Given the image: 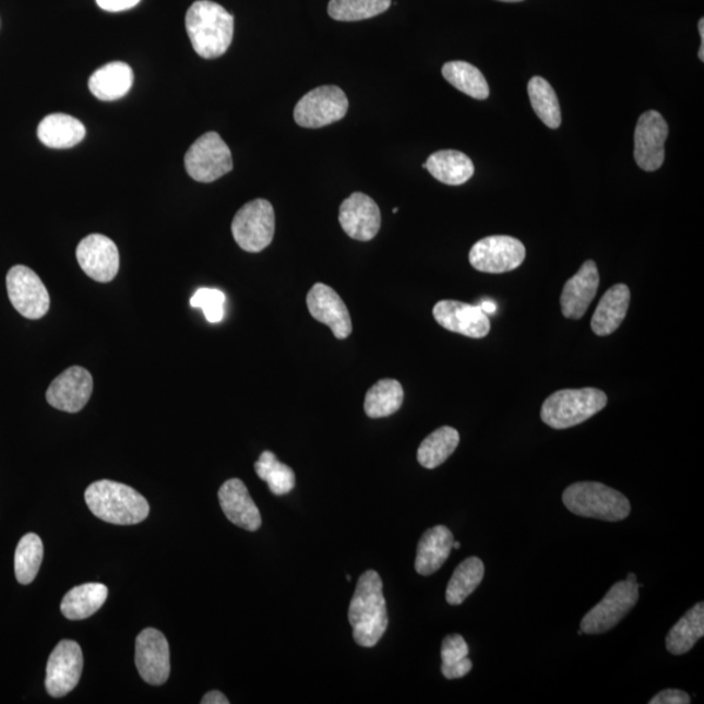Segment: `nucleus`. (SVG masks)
Instances as JSON below:
<instances>
[{
  "label": "nucleus",
  "instance_id": "34",
  "mask_svg": "<svg viewBox=\"0 0 704 704\" xmlns=\"http://www.w3.org/2000/svg\"><path fill=\"white\" fill-rule=\"evenodd\" d=\"M44 560V542L36 534H26L19 541L15 552V574L20 585L36 580Z\"/></svg>",
  "mask_w": 704,
  "mask_h": 704
},
{
  "label": "nucleus",
  "instance_id": "3",
  "mask_svg": "<svg viewBox=\"0 0 704 704\" xmlns=\"http://www.w3.org/2000/svg\"><path fill=\"white\" fill-rule=\"evenodd\" d=\"M86 505L100 521L111 525H138L150 515V504L135 489L111 480L93 482L85 491Z\"/></svg>",
  "mask_w": 704,
  "mask_h": 704
},
{
  "label": "nucleus",
  "instance_id": "10",
  "mask_svg": "<svg viewBox=\"0 0 704 704\" xmlns=\"http://www.w3.org/2000/svg\"><path fill=\"white\" fill-rule=\"evenodd\" d=\"M526 259L522 241L506 235H493L475 243L469 251V264L482 273H508L515 271Z\"/></svg>",
  "mask_w": 704,
  "mask_h": 704
},
{
  "label": "nucleus",
  "instance_id": "8",
  "mask_svg": "<svg viewBox=\"0 0 704 704\" xmlns=\"http://www.w3.org/2000/svg\"><path fill=\"white\" fill-rule=\"evenodd\" d=\"M641 587L640 583L628 580L614 583L605 599L583 617L582 633L601 634L613 629L636 606Z\"/></svg>",
  "mask_w": 704,
  "mask_h": 704
},
{
  "label": "nucleus",
  "instance_id": "17",
  "mask_svg": "<svg viewBox=\"0 0 704 704\" xmlns=\"http://www.w3.org/2000/svg\"><path fill=\"white\" fill-rule=\"evenodd\" d=\"M433 318L449 332L480 339L491 332V321L479 306L462 303L457 300H441L433 308Z\"/></svg>",
  "mask_w": 704,
  "mask_h": 704
},
{
  "label": "nucleus",
  "instance_id": "11",
  "mask_svg": "<svg viewBox=\"0 0 704 704\" xmlns=\"http://www.w3.org/2000/svg\"><path fill=\"white\" fill-rule=\"evenodd\" d=\"M7 291L13 308L25 319H43L49 312V291L41 278L28 266L11 267L7 274Z\"/></svg>",
  "mask_w": 704,
  "mask_h": 704
},
{
  "label": "nucleus",
  "instance_id": "28",
  "mask_svg": "<svg viewBox=\"0 0 704 704\" xmlns=\"http://www.w3.org/2000/svg\"><path fill=\"white\" fill-rule=\"evenodd\" d=\"M704 635V605L699 602L670 629L666 645L670 654L683 655L695 646Z\"/></svg>",
  "mask_w": 704,
  "mask_h": 704
},
{
  "label": "nucleus",
  "instance_id": "31",
  "mask_svg": "<svg viewBox=\"0 0 704 704\" xmlns=\"http://www.w3.org/2000/svg\"><path fill=\"white\" fill-rule=\"evenodd\" d=\"M485 563L479 558L462 561L454 570L446 587V601L451 606H461L485 578Z\"/></svg>",
  "mask_w": 704,
  "mask_h": 704
},
{
  "label": "nucleus",
  "instance_id": "15",
  "mask_svg": "<svg viewBox=\"0 0 704 704\" xmlns=\"http://www.w3.org/2000/svg\"><path fill=\"white\" fill-rule=\"evenodd\" d=\"M77 263L90 278L107 284L119 272V251L110 238L92 234L80 241L76 248Z\"/></svg>",
  "mask_w": 704,
  "mask_h": 704
},
{
  "label": "nucleus",
  "instance_id": "6",
  "mask_svg": "<svg viewBox=\"0 0 704 704\" xmlns=\"http://www.w3.org/2000/svg\"><path fill=\"white\" fill-rule=\"evenodd\" d=\"M231 231L241 250L251 253L264 251L276 231L273 205L267 200L256 199L241 206L235 214Z\"/></svg>",
  "mask_w": 704,
  "mask_h": 704
},
{
  "label": "nucleus",
  "instance_id": "44",
  "mask_svg": "<svg viewBox=\"0 0 704 704\" xmlns=\"http://www.w3.org/2000/svg\"><path fill=\"white\" fill-rule=\"evenodd\" d=\"M699 29L701 33V41H702L701 46H704V19H701V22L699 24Z\"/></svg>",
  "mask_w": 704,
  "mask_h": 704
},
{
  "label": "nucleus",
  "instance_id": "7",
  "mask_svg": "<svg viewBox=\"0 0 704 704\" xmlns=\"http://www.w3.org/2000/svg\"><path fill=\"white\" fill-rule=\"evenodd\" d=\"M184 166L193 180L212 183L232 170L230 147L217 132L199 138L186 153Z\"/></svg>",
  "mask_w": 704,
  "mask_h": 704
},
{
  "label": "nucleus",
  "instance_id": "24",
  "mask_svg": "<svg viewBox=\"0 0 704 704\" xmlns=\"http://www.w3.org/2000/svg\"><path fill=\"white\" fill-rule=\"evenodd\" d=\"M38 139L52 150H69L85 138V127L79 119L67 114H50L38 126Z\"/></svg>",
  "mask_w": 704,
  "mask_h": 704
},
{
  "label": "nucleus",
  "instance_id": "45",
  "mask_svg": "<svg viewBox=\"0 0 704 704\" xmlns=\"http://www.w3.org/2000/svg\"><path fill=\"white\" fill-rule=\"evenodd\" d=\"M627 580H628V581H632V582H636V575H635L634 573H630V574L628 575V578H627Z\"/></svg>",
  "mask_w": 704,
  "mask_h": 704
},
{
  "label": "nucleus",
  "instance_id": "4",
  "mask_svg": "<svg viewBox=\"0 0 704 704\" xmlns=\"http://www.w3.org/2000/svg\"><path fill=\"white\" fill-rule=\"evenodd\" d=\"M563 505L575 515L606 522L627 520L632 505L621 492L598 481H580L562 493Z\"/></svg>",
  "mask_w": 704,
  "mask_h": 704
},
{
  "label": "nucleus",
  "instance_id": "13",
  "mask_svg": "<svg viewBox=\"0 0 704 704\" xmlns=\"http://www.w3.org/2000/svg\"><path fill=\"white\" fill-rule=\"evenodd\" d=\"M669 135L667 120L655 110L642 114L635 127L634 158L642 170H659L666 159V141Z\"/></svg>",
  "mask_w": 704,
  "mask_h": 704
},
{
  "label": "nucleus",
  "instance_id": "39",
  "mask_svg": "<svg viewBox=\"0 0 704 704\" xmlns=\"http://www.w3.org/2000/svg\"><path fill=\"white\" fill-rule=\"evenodd\" d=\"M692 702L689 694L679 689L663 690L659 694L655 695L649 704H689Z\"/></svg>",
  "mask_w": 704,
  "mask_h": 704
},
{
  "label": "nucleus",
  "instance_id": "33",
  "mask_svg": "<svg viewBox=\"0 0 704 704\" xmlns=\"http://www.w3.org/2000/svg\"><path fill=\"white\" fill-rule=\"evenodd\" d=\"M528 97L536 116L549 129H559L561 124V107L558 94L546 79L535 76L528 83Z\"/></svg>",
  "mask_w": 704,
  "mask_h": 704
},
{
  "label": "nucleus",
  "instance_id": "22",
  "mask_svg": "<svg viewBox=\"0 0 704 704\" xmlns=\"http://www.w3.org/2000/svg\"><path fill=\"white\" fill-rule=\"evenodd\" d=\"M454 536L446 526H434L422 534L415 559L420 575H432L444 565L453 549Z\"/></svg>",
  "mask_w": 704,
  "mask_h": 704
},
{
  "label": "nucleus",
  "instance_id": "41",
  "mask_svg": "<svg viewBox=\"0 0 704 704\" xmlns=\"http://www.w3.org/2000/svg\"><path fill=\"white\" fill-rule=\"evenodd\" d=\"M99 9L107 12H122L133 9L140 3V0H96Z\"/></svg>",
  "mask_w": 704,
  "mask_h": 704
},
{
  "label": "nucleus",
  "instance_id": "26",
  "mask_svg": "<svg viewBox=\"0 0 704 704\" xmlns=\"http://www.w3.org/2000/svg\"><path fill=\"white\" fill-rule=\"evenodd\" d=\"M133 71L123 62L100 67L90 79V90L100 100L123 98L132 88Z\"/></svg>",
  "mask_w": 704,
  "mask_h": 704
},
{
  "label": "nucleus",
  "instance_id": "9",
  "mask_svg": "<svg viewBox=\"0 0 704 704\" xmlns=\"http://www.w3.org/2000/svg\"><path fill=\"white\" fill-rule=\"evenodd\" d=\"M348 99L344 91L334 85L319 86L300 98L294 110V119L305 129H321L344 119Z\"/></svg>",
  "mask_w": 704,
  "mask_h": 704
},
{
  "label": "nucleus",
  "instance_id": "30",
  "mask_svg": "<svg viewBox=\"0 0 704 704\" xmlns=\"http://www.w3.org/2000/svg\"><path fill=\"white\" fill-rule=\"evenodd\" d=\"M404 398V387L397 380H380L367 392L365 411L372 419L391 417L399 410Z\"/></svg>",
  "mask_w": 704,
  "mask_h": 704
},
{
  "label": "nucleus",
  "instance_id": "47",
  "mask_svg": "<svg viewBox=\"0 0 704 704\" xmlns=\"http://www.w3.org/2000/svg\"><path fill=\"white\" fill-rule=\"evenodd\" d=\"M461 548V542L460 541H454L453 542V549H460Z\"/></svg>",
  "mask_w": 704,
  "mask_h": 704
},
{
  "label": "nucleus",
  "instance_id": "27",
  "mask_svg": "<svg viewBox=\"0 0 704 704\" xmlns=\"http://www.w3.org/2000/svg\"><path fill=\"white\" fill-rule=\"evenodd\" d=\"M109 589L103 583H85L65 594L60 610L65 619L85 620L105 605Z\"/></svg>",
  "mask_w": 704,
  "mask_h": 704
},
{
  "label": "nucleus",
  "instance_id": "21",
  "mask_svg": "<svg viewBox=\"0 0 704 704\" xmlns=\"http://www.w3.org/2000/svg\"><path fill=\"white\" fill-rule=\"evenodd\" d=\"M219 505L226 518L232 525L247 529V532H258L261 527V514L256 504L251 498L250 492L243 481L240 479H230L224 482L218 491Z\"/></svg>",
  "mask_w": 704,
  "mask_h": 704
},
{
  "label": "nucleus",
  "instance_id": "14",
  "mask_svg": "<svg viewBox=\"0 0 704 704\" xmlns=\"http://www.w3.org/2000/svg\"><path fill=\"white\" fill-rule=\"evenodd\" d=\"M135 661L141 679L150 685H164L169 680L170 647L159 630L150 628L139 634Z\"/></svg>",
  "mask_w": 704,
  "mask_h": 704
},
{
  "label": "nucleus",
  "instance_id": "40",
  "mask_svg": "<svg viewBox=\"0 0 704 704\" xmlns=\"http://www.w3.org/2000/svg\"><path fill=\"white\" fill-rule=\"evenodd\" d=\"M472 669L473 661L468 659V656L464 660L452 664V666H441V672L448 680L462 679V677L472 672Z\"/></svg>",
  "mask_w": 704,
  "mask_h": 704
},
{
  "label": "nucleus",
  "instance_id": "16",
  "mask_svg": "<svg viewBox=\"0 0 704 704\" xmlns=\"http://www.w3.org/2000/svg\"><path fill=\"white\" fill-rule=\"evenodd\" d=\"M93 393V378L83 367H71L60 373L47 389L46 399L57 410L75 414L88 404Z\"/></svg>",
  "mask_w": 704,
  "mask_h": 704
},
{
  "label": "nucleus",
  "instance_id": "1",
  "mask_svg": "<svg viewBox=\"0 0 704 704\" xmlns=\"http://www.w3.org/2000/svg\"><path fill=\"white\" fill-rule=\"evenodd\" d=\"M381 576L374 570L360 575L348 609L355 642L361 647H374L389 625L386 600Z\"/></svg>",
  "mask_w": 704,
  "mask_h": 704
},
{
  "label": "nucleus",
  "instance_id": "29",
  "mask_svg": "<svg viewBox=\"0 0 704 704\" xmlns=\"http://www.w3.org/2000/svg\"><path fill=\"white\" fill-rule=\"evenodd\" d=\"M460 433L453 427H441L422 440L418 449V462L428 469L441 466L460 445Z\"/></svg>",
  "mask_w": 704,
  "mask_h": 704
},
{
  "label": "nucleus",
  "instance_id": "38",
  "mask_svg": "<svg viewBox=\"0 0 704 704\" xmlns=\"http://www.w3.org/2000/svg\"><path fill=\"white\" fill-rule=\"evenodd\" d=\"M468 653L469 648L464 636L460 634L448 635L442 641L441 646L442 666H452V664L464 660Z\"/></svg>",
  "mask_w": 704,
  "mask_h": 704
},
{
  "label": "nucleus",
  "instance_id": "23",
  "mask_svg": "<svg viewBox=\"0 0 704 704\" xmlns=\"http://www.w3.org/2000/svg\"><path fill=\"white\" fill-rule=\"evenodd\" d=\"M629 305L630 290L627 285L610 287L596 307L592 321L594 333L600 337L614 333L625 320Z\"/></svg>",
  "mask_w": 704,
  "mask_h": 704
},
{
  "label": "nucleus",
  "instance_id": "2",
  "mask_svg": "<svg viewBox=\"0 0 704 704\" xmlns=\"http://www.w3.org/2000/svg\"><path fill=\"white\" fill-rule=\"evenodd\" d=\"M186 29L201 58L223 57L234 37V16L211 0H198L186 15Z\"/></svg>",
  "mask_w": 704,
  "mask_h": 704
},
{
  "label": "nucleus",
  "instance_id": "18",
  "mask_svg": "<svg viewBox=\"0 0 704 704\" xmlns=\"http://www.w3.org/2000/svg\"><path fill=\"white\" fill-rule=\"evenodd\" d=\"M311 317L331 327L335 338L346 339L353 332V321L345 301L324 284L314 285L307 295Z\"/></svg>",
  "mask_w": 704,
  "mask_h": 704
},
{
  "label": "nucleus",
  "instance_id": "19",
  "mask_svg": "<svg viewBox=\"0 0 704 704\" xmlns=\"http://www.w3.org/2000/svg\"><path fill=\"white\" fill-rule=\"evenodd\" d=\"M339 224L348 237L370 241L380 231V207L367 194L355 192L341 204Z\"/></svg>",
  "mask_w": 704,
  "mask_h": 704
},
{
  "label": "nucleus",
  "instance_id": "12",
  "mask_svg": "<svg viewBox=\"0 0 704 704\" xmlns=\"http://www.w3.org/2000/svg\"><path fill=\"white\" fill-rule=\"evenodd\" d=\"M84 666L82 647L75 641L59 642L47 661L45 687L53 699L72 692L79 685Z\"/></svg>",
  "mask_w": 704,
  "mask_h": 704
},
{
  "label": "nucleus",
  "instance_id": "43",
  "mask_svg": "<svg viewBox=\"0 0 704 704\" xmlns=\"http://www.w3.org/2000/svg\"><path fill=\"white\" fill-rule=\"evenodd\" d=\"M479 307L481 308V311L485 312L486 314H494L496 311H498V305H496L494 301L492 300L481 301Z\"/></svg>",
  "mask_w": 704,
  "mask_h": 704
},
{
  "label": "nucleus",
  "instance_id": "36",
  "mask_svg": "<svg viewBox=\"0 0 704 704\" xmlns=\"http://www.w3.org/2000/svg\"><path fill=\"white\" fill-rule=\"evenodd\" d=\"M392 5V0H331L329 16L337 22H360L381 15Z\"/></svg>",
  "mask_w": 704,
  "mask_h": 704
},
{
  "label": "nucleus",
  "instance_id": "46",
  "mask_svg": "<svg viewBox=\"0 0 704 704\" xmlns=\"http://www.w3.org/2000/svg\"><path fill=\"white\" fill-rule=\"evenodd\" d=\"M500 2L515 3V2H522V0H500Z\"/></svg>",
  "mask_w": 704,
  "mask_h": 704
},
{
  "label": "nucleus",
  "instance_id": "5",
  "mask_svg": "<svg viewBox=\"0 0 704 704\" xmlns=\"http://www.w3.org/2000/svg\"><path fill=\"white\" fill-rule=\"evenodd\" d=\"M607 404V394L599 389H563L549 395L541 406L540 417L553 429H568L592 419Z\"/></svg>",
  "mask_w": 704,
  "mask_h": 704
},
{
  "label": "nucleus",
  "instance_id": "35",
  "mask_svg": "<svg viewBox=\"0 0 704 704\" xmlns=\"http://www.w3.org/2000/svg\"><path fill=\"white\" fill-rule=\"evenodd\" d=\"M254 472L261 480L267 482L271 492L276 496L290 493L297 482L293 468L282 464L276 454L270 451L261 453L259 461L254 464Z\"/></svg>",
  "mask_w": 704,
  "mask_h": 704
},
{
  "label": "nucleus",
  "instance_id": "32",
  "mask_svg": "<svg viewBox=\"0 0 704 704\" xmlns=\"http://www.w3.org/2000/svg\"><path fill=\"white\" fill-rule=\"evenodd\" d=\"M442 76L455 90L467 94L475 99H487L489 97V86L482 73L475 65L462 60L449 62L442 67Z\"/></svg>",
  "mask_w": 704,
  "mask_h": 704
},
{
  "label": "nucleus",
  "instance_id": "25",
  "mask_svg": "<svg viewBox=\"0 0 704 704\" xmlns=\"http://www.w3.org/2000/svg\"><path fill=\"white\" fill-rule=\"evenodd\" d=\"M422 167L439 182L448 186L465 184L475 172L473 160L458 151L434 152Z\"/></svg>",
  "mask_w": 704,
  "mask_h": 704
},
{
  "label": "nucleus",
  "instance_id": "37",
  "mask_svg": "<svg viewBox=\"0 0 704 704\" xmlns=\"http://www.w3.org/2000/svg\"><path fill=\"white\" fill-rule=\"evenodd\" d=\"M226 295L217 288H199L191 298V306L203 310L210 323L216 324L225 318Z\"/></svg>",
  "mask_w": 704,
  "mask_h": 704
},
{
  "label": "nucleus",
  "instance_id": "20",
  "mask_svg": "<svg viewBox=\"0 0 704 704\" xmlns=\"http://www.w3.org/2000/svg\"><path fill=\"white\" fill-rule=\"evenodd\" d=\"M600 284L598 266L588 260L581 266L578 273L570 278L562 288L561 312L570 320L585 317L589 305L593 303Z\"/></svg>",
  "mask_w": 704,
  "mask_h": 704
},
{
  "label": "nucleus",
  "instance_id": "42",
  "mask_svg": "<svg viewBox=\"0 0 704 704\" xmlns=\"http://www.w3.org/2000/svg\"><path fill=\"white\" fill-rule=\"evenodd\" d=\"M201 703L203 704H229L230 701L226 699V696L218 692V690H213V692H210L204 695V699L201 700Z\"/></svg>",
  "mask_w": 704,
  "mask_h": 704
}]
</instances>
